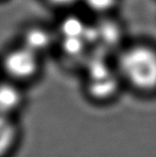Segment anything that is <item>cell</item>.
<instances>
[{"label": "cell", "instance_id": "cell-8", "mask_svg": "<svg viewBox=\"0 0 156 157\" xmlns=\"http://www.w3.org/2000/svg\"><path fill=\"white\" fill-rule=\"evenodd\" d=\"M84 38L80 37H66L64 39V49L70 55H78L84 49Z\"/></svg>", "mask_w": 156, "mask_h": 157}, {"label": "cell", "instance_id": "cell-10", "mask_svg": "<svg viewBox=\"0 0 156 157\" xmlns=\"http://www.w3.org/2000/svg\"><path fill=\"white\" fill-rule=\"evenodd\" d=\"M116 0H87V4L93 11H105L110 9Z\"/></svg>", "mask_w": 156, "mask_h": 157}, {"label": "cell", "instance_id": "cell-9", "mask_svg": "<svg viewBox=\"0 0 156 157\" xmlns=\"http://www.w3.org/2000/svg\"><path fill=\"white\" fill-rule=\"evenodd\" d=\"M101 26L102 27L101 28V30L97 31V37H102V39L106 41L108 43L114 42L118 37V31L116 27L114 25H112V24H104Z\"/></svg>", "mask_w": 156, "mask_h": 157}, {"label": "cell", "instance_id": "cell-3", "mask_svg": "<svg viewBox=\"0 0 156 157\" xmlns=\"http://www.w3.org/2000/svg\"><path fill=\"white\" fill-rule=\"evenodd\" d=\"M37 66L35 52L28 48L10 53L4 63L6 72L15 78H30L37 71Z\"/></svg>", "mask_w": 156, "mask_h": 157}, {"label": "cell", "instance_id": "cell-6", "mask_svg": "<svg viewBox=\"0 0 156 157\" xmlns=\"http://www.w3.org/2000/svg\"><path fill=\"white\" fill-rule=\"evenodd\" d=\"M26 48L35 52L43 50L50 43V37L46 32L40 29H33L26 35Z\"/></svg>", "mask_w": 156, "mask_h": 157}, {"label": "cell", "instance_id": "cell-2", "mask_svg": "<svg viewBox=\"0 0 156 157\" xmlns=\"http://www.w3.org/2000/svg\"><path fill=\"white\" fill-rule=\"evenodd\" d=\"M118 82L104 62L93 61L89 68V90L93 97L106 98L116 93Z\"/></svg>", "mask_w": 156, "mask_h": 157}, {"label": "cell", "instance_id": "cell-11", "mask_svg": "<svg viewBox=\"0 0 156 157\" xmlns=\"http://www.w3.org/2000/svg\"><path fill=\"white\" fill-rule=\"evenodd\" d=\"M53 3L59 4V5H67V4H71L76 0H50Z\"/></svg>", "mask_w": 156, "mask_h": 157}, {"label": "cell", "instance_id": "cell-1", "mask_svg": "<svg viewBox=\"0 0 156 157\" xmlns=\"http://www.w3.org/2000/svg\"><path fill=\"white\" fill-rule=\"evenodd\" d=\"M120 70L131 85L140 90L156 88V54L147 48L129 49L120 58Z\"/></svg>", "mask_w": 156, "mask_h": 157}, {"label": "cell", "instance_id": "cell-4", "mask_svg": "<svg viewBox=\"0 0 156 157\" xmlns=\"http://www.w3.org/2000/svg\"><path fill=\"white\" fill-rule=\"evenodd\" d=\"M23 97L20 90L10 82L0 84V115L12 117L22 105Z\"/></svg>", "mask_w": 156, "mask_h": 157}, {"label": "cell", "instance_id": "cell-7", "mask_svg": "<svg viewBox=\"0 0 156 157\" xmlns=\"http://www.w3.org/2000/svg\"><path fill=\"white\" fill-rule=\"evenodd\" d=\"M87 28L79 18L70 17L66 19L62 25V33L66 37H80L85 39Z\"/></svg>", "mask_w": 156, "mask_h": 157}, {"label": "cell", "instance_id": "cell-5", "mask_svg": "<svg viewBox=\"0 0 156 157\" xmlns=\"http://www.w3.org/2000/svg\"><path fill=\"white\" fill-rule=\"evenodd\" d=\"M18 139V127L13 117L0 115V157H6Z\"/></svg>", "mask_w": 156, "mask_h": 157}]
</instances>
